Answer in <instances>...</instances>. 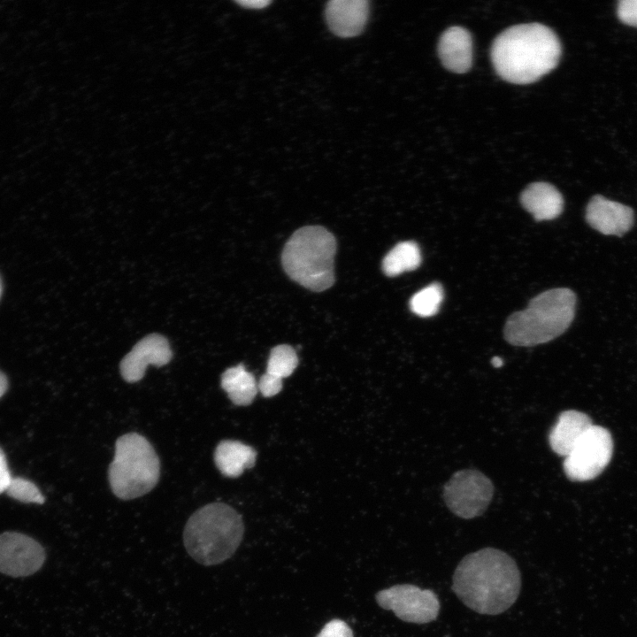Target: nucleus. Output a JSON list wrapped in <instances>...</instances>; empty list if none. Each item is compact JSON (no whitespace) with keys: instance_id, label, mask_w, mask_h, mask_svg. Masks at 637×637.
Wrapping results in <instances>:
<instances>
[{"instance_id":"obj_1","label":"nucleus","mask_w":637,"mask_h":637,"mask_svg":"<svg viewBox=\"0 0 637 637\" xmlns=\"http://www.w3.org/2000/svg\"><path fill=\"white\" fill-rule=\"evenodd\" d=\"M521 576L516 562L505 552L485 548L465 556L453 575L452 589L472 610L497 615L518 597Z\"/></svg>"},{"instance_id":"obj_2","label":"nucleus","mask_w":637,"mask_h":637,"mask_svg":"<svg viewBox=\"0 0 637 637\" xmlns=\"http://www.w3.org/2000/svg\"><path fill=\"white\" fill-rule=\"evenodd\" d=\"M556 35L539 23L520 24L501 33L491 47L497 74L515 84H528L552 71L559 61Z\"/></svg>"},{"instance_id":"obj_3","label":"nucleus","mask_w":637,"mask_h":637,"mask_svg":"<svg viewBox=\"0 0 637 637\" xmlns=\"http://www.w3.org/2000/svg\"><path fill=\"white\" fill-rule=\"evenodd\" d=\"M239 513L223 503H211L195 511L186 523L183 543L188 555L205 566L229 559L242 540Z\"/></svg>"},{"instance_id":"obj_4","label":"nucleus","mask_w":637,"mask_h":637,"mask_svg":"<svg viewBox=\"0 0 637 637\" xmlns=\"http://www.w3.org/2000/svg\"><path fill=\"white\" fill-rule=\"evenodd\" d=\"M576 295L569 288L547 290L533 297L528 306L509 317L505 340L515 346H534L561 335L574 318Z\"/></svg>"},{"instance_id":"obj_5","label":"nucleus","mask_w":637,"mask_h":637,"mask_svg":"<svg viewBox=\"0 0 637 637\" xmlns=\"http://www.w3.org/2000/svg\"><path fill=\"white\" fill-rule=\"evenodd\" d=\"M336 240L320 226L296 230L286 242L281 262L286 273L301 286L320 292L334 282Z\"/></svg>"},{"instance_id":"obj_6","label":"nucleus","mask_w":637,"mask_h":637,"mask_svg":"<svg viewBox=\"0 0 637 637\" xmlns=\"http://www.w3.org/2000/svg\"><path fill=\"white\" fill-rule=\"evenodd\" d=\"M160 462L148 440L136 433L120 436L108 470L113 494L130 500L150 492L157 483Z\"/></svg>"},{"instance_id":"obj_7","label":"nucleus","mask_w":637,"mask_h":637,"mask_svg":"<svg viewBox=\"0 0 637 637\" xmlns=\"http://www.w3.org/2000/svg\"><path fill=\"white\" fill-rule=\"evenodd\" d=\"M612 450L613 441L610 432L593 425L565 457L564 471L572 480H593L610 463Z\"/></svg>"},{"instance_id":"obj_8","label":"nucleus","mask_w":637,"mask_h":637,"mask_svg":"<svg viewBox=\"0 0 637 637\" xmlns=\"http://www.w3.org/2000/svg\"><path fill=\"white\" fill-rule=\"evenodd\" d=\"M494 494L490 480L476 470L455 472L444 486L443 498L448 508L462 518H473L487 508Z\"/></svg>"},{"instance_id":"obj_9","label":"nucleus","mask_w":637,"mask_h":637,"mask_svg":"<svg viewBox=\"0 0 637 637\" xmlns=\"http://www.w3.org/2000/svg\"><path fill=\"white\" fill-rule=\"evenodd\" d=\"M378 604L392 610L400 619L417 624L434 620L440 610L436 595L411 584L395 585L377 593Z\"/></svg>"},{"instance_id":"obj_10","label":"nucleus","mask_w":637,"mask_h":637,"mask_svg":"<svg viewBox=\"0 0 637 637\" xmlns=\"http://www.w3.org/2000/svg\"><path fill=\"white\" fill-rule=\"evenodd\" d=\"M45 560V552L33 538L16 532L0 534V572L12 577L37 572Z\"/></svg>"},{"instance_id":"obj_11","label":"nucleus","mask_w":637,"mask_h":637,"mask_svg":"<svg viewBox=\"0 0 637 637\" xmlns=\"http://www.w3.org/2000/svg\"><path fill=\"white\" fill-rule=\"evenodd\" d=\"M172 350L167 340L160 334H150L138 342L120 362L122 378L130 383L142 379L150 365L162 366L170 362Z\"/></svg>"},{"instance_id":"obj_12","label":"nucleus","mask_w":637,"mask_h":637,"mask_svg":"<svg viewBox=\"0 0 637 637\" xmlns=\"http://www.w3.org/2000/svg\"><path fill=\"white\" fill-rule=\"evenodd\" d=\"M586 219L603 234L621 236L632 228L634 214L629 206L596 195L587 203Z\"/></svg>"},{"instance_id":"obj_13","label":"nucleus","mask_w":637,"mask_h":637,"mask_svg":"<svg viewBox=\"0 0 637 637\" xmlns=\"http://www.w3.org/2000/svg\"><path fill=\"white\" fill-rule=\"evenodd\" d=\"M326 19L330 30L340 37L359 35L369 16L366 0H331L326 6Z\"/></svg>"},{"instance_id":"obj_14","label":"nucleus","mask_w":637,"mask_h":637,"mask_svg":"<svg viewBox=\"0 0 637 637\" xmlns=\"http://www.w3.org/2000/svg\"><path fill=\"white\" fill-rule=\"evenodd\" d=\"M440 59L448 70L464 73L472 65V40L470 33L461 27L445 30L438 43Z\"/></svg>"},{"instance_id":"obj_15","label":"nucleus","mask_w":637,"mask_h":637,"mask_svg":"<svg viewBox=\"0 0 637 637\" xmlns=\"http://www.w3.org/2000/svg\"><path fill=\"white\" fill-rule=\"evenodd\" d=\"M593 426L585 413L569 410L560 413L549 434V443L559 456L566 457L585 433Z\"/></svg>"},{"instance_id":"obj_16","label":"nucleus","mask_w":637,"mask_h":637,"mask_svg":"<svg viewBox=\"0 0 637 637\" xmlns=\"http://www.w3.org/2000/svg\"><path fill=\"white\" fill-rule=\"evenodd\" d=\"M520 202L537 221L556 219L564 208L561 193L546 182H534L527 186L521 193Z\"/></svg>"},{"instance_id":"obj_17","label":"nucleus","mask_w":637,"mask_h":637,"mask_svg":"<svg viewBox=\"0 0 637 637\" xmlns=\"http://www.w3.org/2000/svg\"><path fill=\"white\" fill-rule=\"evenodd\" d=\"M257 453L238 441H220L214 452V461L219 472L226 477L236 478L254 465Z\"/></svg>"},{"instance_id":"obj_18","label":"nucleus","mask_w":637,"mask_h":637,"mask_svg":"<svg viewBox=\"0 0 637 637\" xmlns=\"http://www.w3.org/2000/svg\"><path fill=\"white\" fill-rule=\"evenodd\" d=\"M221 387L235 404H250L257 393V384L252 373L242 364L226 369L221 375Z\"/></svg>"},{"instance_id":"obj_19","label":"nucleus","mask_w":637,"mask_h":637,"mask_svg":"<svg viewBox=\"0 0 637 637\" xmlns=\"http://www.w3.org/2000/svg\"><path fill=\"white\" fill-rule=\"evenodd\" d=\"M420 263L421 253L418 245L411 241L402 242L385 256L382 269L386 275L393 277L415 270Z\"/></svg>"},{"instance_id":"obj_20","label":"nucleus","mask_w":637,"mask_h":637,"mask_svg":"<svg viewBox=\"0 0 637 637\" xmlns=\"http://www.w3.org/2000/svg\"><path fill=\"white\" fill-rule=\"evenodd\" d=\"M443 300V288L439 283H432L412 295L410 308L419 317H431L438 312Z\"/></svg>"},{"instance_id":"obj_21","label":"nucleus","mask_w":637,"mask_h":637,"mask_svg":"<svg viewBox=\"0 0 637 637\" xmlns=\"http://www.w3.org/2000/svg\"><path fill=\"white\" fill-rule=\"evenodd\" d=\"M297 364L296 353L291 346L286 344L278 345L272 348L270 352L266 372L283 379L292 374Z\"/></svg>"},{"instance_id":"obj_22","label":"nucleus","mask_w":637,"mask_h":637,"mask_svg":"<svg viewBox=\"0 0 637 637\" xmlns=\"http://www.w3.org/2000/svg\"><path fill=\"white\" fill-rule=\"evenodd\" d=\"M5 492L11 497L24 502L43 503L44 497L38 487L30 480L19 477H12Z\"/></svg>"},{"instance_id":"obj_23","label":"nucleus","mask_w":637,"mask_h":637,"mask_svg":"<svg viewBox=\"0 0 637 637\" xmlns=\"http://www.w3.org/2000/svg\"><path fill=\"white\" fill-rule=\"evenodd\" d=\"M316 637H353L351 628L341 619L326 623Z\"/></svg>"},{"instance_id":"obj_24","label":"nucleus","mask_w":637,"mask_h":637,"mask_svg":"<svg viewBox=\"0 0 637 637\" xmlns=\"http://www.w3.org/2000/svg\"><path fill=\"white\" fill-rule=\"evenodd\" d=\"M618 17L625 25L637 27V0H622L618 4Z\"/></svg>"},{"instance_id":"obj_25","label":"nucleus","mask_w":637,"mask_h":637,"mask_svg":"<svg viewBox=\"0 0 637 637\" xmlns=\"http://www.w3.org/2000/svg\"><path fill=\"white\" fill-rule=\"evenodd\" d=\"M282 388V379L265 372L259 380L257 389L265 397L277 395Z\"/></svg>"},{"instance_id":"obj_26","label":"nucleus","mask_w":637,"mask_h":637,"mask_svg":"<svg viewBox=\"0 0 637 637\" xmlns=\"http://www.w3.org/2000/svg\"><path fill=\"white\" fill-rule=\"evenodd\" d=\"M12 478V477L8 469L5 455L0 448V494L5 492Z\"/></svg>"},{"instance_id":"obj_27","label":"nucleus","mask_w":637,"mask_h":637,"mask_svg":"<svg viewBox=\"0 0 637 637\" xmlns=\"http://www.w3.org/2000/svg\"><path fill=\"white\" fill-rule=\"evenodd\" d=\"M240 5L251 8V9H262L271 4L268 0H240L236 1Z\"/></svg>"},{"instance_id":"obj_28","label":"nucleus","mask_w":637,"mask_h":637,"mask_svg":"<svg viewBox=\"0 0 637 637\" xmlns=\"http://www.w3.org/2000/svg\"><path fill=\"white\" fill-rule=\"evenodd\" d=\"M8 382L5 375L0 372V397L5 393Z\"/></svg>"},{"instance_id":"obj_29","label":"nucleus","mask_w":637,"mask_h":637,"mask_svg":"<svg viewBox=\"0 0 637 637\" xmlns=\"http://www.w3.org/2000/svg\"><path fill=\"white\" fill-rule=\"evenodd\" d=\"M491 364L494 367L498 368L503 365V360L501 357L495 356L491 359Z\"/></svg>"},{"instance_id":"obj_30","label":"nucleus","mask_w":637,"mask_h":637,"mask_svg":"<svg viewBox=\"0 0 637 637\" xmlns=\"http://www.w3.org/2000/svg\"><path fill=\"white\" fill-rule=\"evenodd\" d=\"M0 294H1V283H0Z\"/></svg>"}]
</instances>
